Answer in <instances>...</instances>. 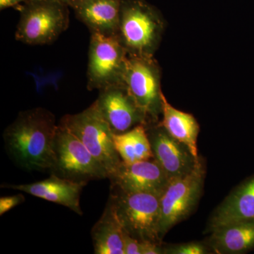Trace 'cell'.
<instances>
[{
    "label": "cell",
    "instance_id": "6da1fadb",
    "mask_svg": "<svg viewBox=\"0 0 254 254\" xmlns=\"http://www.w3.org/2000/svg\"><path fill=\"white\" fill-rule=\"evenodd\" d=\"M58 125L50 110L43 108L21 112L3 133L5 148L25 170L48 171L54 164V141Z\"/></svg>",
    "mask_w": 254,
    "mask_h": 254
},
{
    "label": "cell",
    "instance_id": "7a4b0ae2",
    "mask_svg": "<svg viewBox=\"0 0 254 254\" xmlns=\"http://www.w3.org/2000/svg\"><path fill=\"white\" fill-rule=\"evenodd\" d=\"M158 9L144 0H123L118 36L129 56L154 57L165 31Z\"/></svg>",
    "mask_w": 254,
    "mask_h": 254
},
{
    "label": "cell",
    "instance_id": "3957f363",
    "mask_svg": "<svg viewBox=\"0 0 254 254\" xmlns=\"http://www.w3.org/2000/svg\"><path fill=\"white\" fill-rule=\"evenodd\" d=\"M18 7L15 38L25 44H52L69 25V6L60 0H29Z\"/></svg>",
    "mask_w": 254,
    "mask_h": 254
},
{
    "label": "cell",
    "instance_id": "277c9868",
    "mask_svg": "<svg viewBox=\"0 0 254 254\" xmlns=\"http://www.w3.org/2000/svg\"><path fill=\"white\" fill-rule=\"evenodd\" d=\"M112 190L109 200L125 233L138 240L162 244L160 195Z\"/></svg>",
    "mask_w": 254,
    "mask_h": 254
},
{
    "label": "cell",
    "instance_id": "5b68a950",
    "mask_svg": "<svg viewBox=\"0 0 254 254\" xmlns=\"http://www.w3.org/2000/svg\"><path fill=\"white\" fill-rule=\"evenodd\" d=\"M60 126L75 135L106 170L108 177L116 171L122 160L114 144V133L93 103L81 113L66 115Z\"/></svg>",
    "mask_w": 254,
    "mask_h": 254
},
{
    "label": "cell",
    "instance_id": "8992f818",
    "mask_svg": "<svg viewBox=\"0 0 254 254\" xmlns=\"http://www.w3.org/2000/svg\"><path fill=\"white\" fill-rule=\"evenodd\" d=\"M123 84L144 115L145 127L158 123L163 93L161 70L154 57L128 55Z\"/></svg>",
    "mask_w": 254,
    "mask_h": 254
},
{
    "label": "cell",
    "instance_id": "52a82bcc",
    "mask_svg": "<svg viewBox=\"0 0 254 254\" xmlns=\"http://www.w3.org/2000/svg\"><path fill=\"white\" fill-rule=\"evenodd\" d=\"M50 174L79 183L108 179V173L79 139L58 125Z\"/></svg>",
    "mask_w": 254,
    "mask_h": 254
},
{
    "label": "cell",
    "instance_id": "ba28073f",
    "mask_svg": "<svg viewBox=\"0 0 254 254\" xmlns=\"http://www.w3.org/2000/svg\"><path fill=\"white\" fill-rule=\"evenodd\" d=\"M205 176L204 163L200 158L191 172L169 182L160 195L162 240L172 227L188 218L194 210L201 196Z\"/></svg>",
    "mask_w": 254,
    "mask_h": 254
},
{
    "label": "cell",
    "instance_id": "9c48e42d",
    "mask_svg": "<svg viewBox=\"0 0 254 254\" xmlns=\"http://www.w3.org/2000/svg\"><path fill=\"white\" fill-rule=\"evenodd\" d=\"M128 57L118 36L91 34L87 88L89 91H100L114 85L123 84Z\"/></svg>",
    "mask_w": 254,
    "mask_h": 254
},
{
    "label": "cell",
    "instance_id": "30bf717a",
    "mask_svg": "<svg viewBox=\"0 0 254 254\" xmlns=\"http://www.w3.org/2000/svg\"><path fill=\"white\" fill-rule=\"evenodd\" d=\"M94 103L114 133H124L139 125H147L144 115L123 84L100 90Z\"/></svg>",
    "mask_w": 254,
    "mask_h": 254
},
{
    "label": "cell",
    "instance_id": "8fae6325",
    "mask_svg": "<svg viewBox=\"0 0 254 254\" xmlns=\"http://www.w3.org/2000/svg\"><path fill=\"white\" fill-rule=\"evenodd\" d=\"M146 128L153 159L163 168L170 181L193 170L200 158L195 159L186 145L170 136L159 123Z\"/></svg>",
    "mask_w": 254,
    "mask_h": 254
},
{
    "label": "cell",
    "instance_id": "7c38bea8",
    "mask_svg": "<svg viewBox=\"0 0 254 254\" xmlns=\"http://www.w3.org/2000/svg\"><path fill=\"white\" fill-rule=\"evenodd\" d=\"M112 188L127 193H149L161 195L170 180L154 159L132 164L122 162L108 177Z\"/></svg>",
    "mask_w": 254,
    "mask_h": 254
},
{
    "label": "cell",
    "instance_id": "4fadbf2b",
    "mask_svg": "<svg viewBox=\"0 0 254 254\" xmlns=\"http://www.w3.org/2000/svg\"><path fill=\"white\" fill-rule=\"evenodd\" d=\"M87 184L79 183L50 174L49 178L43 181L26 185H4L1 187L21 190L33 195L67 207L78 215H83L80 206V196Z\"/></svg>",
    "mask_w": 254,
    "mask_h": 254
},
{
    "label": "cell",
    "instance_id": "5bb4252c",
    "mask_svg": "<svg viewBox=\"0 0 254 254\" xmlns=\"http://www.w3.org/2000/svg\"><path fill=\"white\" fill-rule=\"evenodd\" d=\"M249 220H254V175L232 190L215 209L207 231L211 232L225 225Z\"/></svg>",
    "mask_w": 254,
    "mask_h": 254
},
{
    "label": "cell",
    "instance_id": "9a60e30c",
    "mask_svg": "<svg viewBox=\"0 0 254 254\" xmlns=\"http://www.w3.org/2000/svg\"><path fill=\"white\" fill-rule=\"evenodd\" d=\"M122 2L123 0H80L72 9L91 34L117 36Z\"/></svg>",
    "mask_w": 254,
    "mask_h": 254
},
{
    "label": "cell",
    "instance_id": "2e32d148",
    "mask_svg": "<svg viewBox=\"0 0 254 254\" xmlns=\"http://www.w3.org/2000/svg\"><path fill=\"white\" fill-rule=\"evenodd\" d=\"M208 247L215 253L242 254L254 250V220H244L211 232Z\"/></svg>",
    "mask_w": 254,
    "mask_h": 254
},
{
    "label": "cell",
    "instance_id": "e0dca14e",
    "mask_svg": "<svg viewBox=\"0 0 254 254\" xmlns=\"http://www.w3.org/2000/svg\"><path fill=\"white\" fill-rule=\"evenodd\" d=\"M161 115L163 120L159 125H161L170 136L186 145L195 159H199L197 140L200 127L196 119L191 114L174 108L169 103L164 94Z\"/></svg>",
    "mask_w": 254,
    "mask_h": 254
},
{
    "label": "cell",
    "instance_id": "ac0fdd59",
    "mask_svg": "<svg viewBox=\"0 0 254 254\" xmlns=\"http://www.w3.org/2000/svg\"><path fill=\"white\" fill-rule=\"evenodd\" d=\"M91 236L95 254H125V231L109 200L92 229Z\"/></svg>",
    "mask_w": 254,
    "mask_h": 254
},
{
    "label": "cell",
    "instance_id": "d6986e66",
    "mask_svg": "<svg viewBox=\"0 0 254 254\" xmlns=\"http://www.w3.org/2000/svg\"><path fill=\"white\" fill-rule=\"evenodd\" d=\"M114 144L122 161L132 164L153 158L146 127L139 125L122 133H114Z\"/></svg>",
    "mask_w": 254,
    "mask_h": 254
},
{
    "label": "cell",
    "instance_id": "ffe728a7",
    "mask_svg": "<svg viewBox=\"0 0 254 254\" xmlns=\"http://www.w3.org/2000/svg\"><path fill=\"white\" fill-rule=\"evenodd\" d=\"M210 251L208 245L201 242H189L164 248L165 254H207Z\"/></svg>",
    "mask_w": 254,
    "mask_h": 254
},
{
    "label": "cell",
    "instance_id": "44dd1931",
    "mask_svg": "<svg viewBox=\"0 0 254 254\" xmlns=\"http://www.w3.org/2000/svg\"><path fill=\"white\" fill-rule=\"evenodd\" d=\"M24 201L25 197L21 194L1 197L0 198V215H4Z\"/></svg>",
    "mask_w": 254,
    "mask_h": 254
},
{
    "label": "cell",
    "instance_id": "7402d4cb",
    "mask_svg": "<svg viewBox=\"0 0 254 254\" xmlns=\"http://www.w3.org/2000/svg\"><path fill=\"white\" fill-rule=\"evenodd\" d=\"M125 254H141L142 241L136 240L125 232Z\"/></svg>",
    "mask_w": 254,
    "mask_h": 254
},
{
    "label": "cell",
    "instance_id": "603a6c76",
    "mask_svg": "<svg viewBox=\"0 0 254 254\" xmlns=\"http://www.w3.org/2000/svg\"><path fill=\"white\" fill-rule=\"evenodd\" d=\"M29 0H0V9L4 10L8 8L18 6Z\"/></svg>",
    "mask_w": 254,
    "mask_h": 254
},
{
    "label": "cell",
    "instance_id": "cb8c5ba5",
    "mask_svg": "<svg viewBox=\"0 0 254 254\" xmlns=\"http://www.w3.org/2000/svg\"><path fill=\"white\" fill-rule=\"evenodd\" d=\"M62 2L64 3L65 4L71 7V9L75 6L80 0H60Z\"/></svg>",
    "mask_w": 254,
    "mask_h": 254
}]
</instances>
